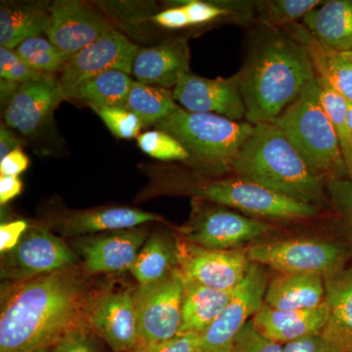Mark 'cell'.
I'll list each match as a JSON object with an SVG mask.
<instances>
[{
  "mask_svg": "<svg viewBox=\"0 0 352 352\" xmlns=\"http://www.w3.org/2000/svg\"><path fill=\"white\" fill-rule=\"evenodd\" d=\"M329 318L328 302L310 309L280 310L264 303L252 318L259 332L278 344H285L318 335Z\"/></svg>",
  "mask_w": 352,
  "mask_h": 352,
  "instance_id": "ffe728a7",
  "label": "cell"
},
{
  "mask_svg": "<svg viewBox=\"0 0 352 352\" xmlns=\"http://www.w3.org/2000/svg\"><path fill=\"white\" fill-rule=\"evenodd\" d=\"M148 236L145 229L136 227L80 241L83 270L89 276L131 271Z\"/></svg>",
  "mask_w": 352,
  "mask_h": 352,
  "instance_id": "e0dca14e",
  "label": "cell"
},
{
  "mask_svg": "<svg viewBox=\"0 0 352 352\" xmlns=\"http://www.w3.org/2000/svg\"><path fill=\"white\" fill-rule=\"evenodd\" d=\"M347 115H349V129H351V139H352V104L349 103V112H347Z\"/></svg>",
  "mask_w": 352,
  "mask_h": 352,
  "instance_id": "c3c4849f",
  "label": "cell"
},
{
  "mask_svg": "<svg viewBox=\"0 0 352 352\" xmlns=\"http://www.w3.org/2000/svg\"><path fill=\"white\" fill-rule=\"evenodd\" d=\"M50 16L51 25L46 36L69 58L113 30L98 9L78 0L53 2Z\"/></svg>",
  "mask_w": 352,
  "mask_h": 352,
  "instance_id": "9a60e30c",
  "label": "cell"
},
{
  "mask_svg": "<svg viewBox=\"0 0 352 352\" xmlns=\"http://www.w3.org/2000/svg\"><path fill=\"white\" fill-rule=\"evenodd\" d=\"M155 127L179 141L189 153V161L201 170L223 173L232 171L234 162L252 135L254 124L179 108Z\"/></svg>",
  "mask_w": 352,
  "mask_h": 352,
  "instance_id": "277c9868",
  "label": "cell"
},
{
  "mask_svg": "<svg viewBox=\"0 0 352 352\" xmlns=\"http://www.w3.org/2000/svg\"><path fill=\"white\" fill-rule=\"evenodd\" d=\"M232 171L282 195L321 207L327 178L310 168L286 135L272 122L254 124Z\"/></svg>",
  "mask_w": 352,
  "mask_h": 352,
  "instance_id": "3957f363",
  "label": "cell"
},
{
  "mask_svg": "<svg viewBox=\"0 0 352 352\" xmlns=\"http://www.w3.org/2000/svg\"><path fill=\"white\" fill-rule=\"evenodd\" d=\"M85 324L113 352H135L140 344L135 289L94 291Z\"/></svg>",
  "mask_w": 352,
  "mask_h": 352,
  "instance_id": "7c38bea8",
  "label": "cell"
},
{
  "mask_svg": "<svg viewBox=\"0 0 352 352\" xmlns=\"http://www.w3.org/2000/svg\"><path fill=\"white\" fill-rule=\"evenodd\" d=\"M156 24L164 29L179 30L190 25L188 16L182 6H176L157 13L152 18Z\"/></svg>",
  "mask_w": 352,
  "mask_h": 352,
  "instance_id": "ee69618b",
  "label": "cell"
},
{
  "mask_svg": "<svg viewBox=\"0 0 352 352\" xmlns=\"http://www.w3.org/2000/svg\"><path fill=\"white\" fill-rule=\"evenodd\" d=\"M229 352H284V346L268 339L250 320L234 340Z\"/></svg>",
  "mask_w": 352,
  "mask_h": 352,
  "instance_id": "8d00e7d4",
  "label": "cell"
},
{
  "mask_svg": "<svg viewBox=\"0 0 352 352\" xmlns=\"http://www.w3.org/2000/svg\"><path fill=\"white\" fill-rule=\"evenodd\" d=\"M29 166V159L21 148L0 160V175L18 177Z\"/></svg>",
  "mask_w": 352,
  "mask_h": 352,
  "instance_id": "f6af8a7d",
  "label": "cell"
},
{
  "mask_svg": "<svg viewBox=\"0 0 352 352\" xmlns=\"http://www.w3.org/2000/svg\"><path fill=\"white\" fill-rule=\"evenodd\" d=\"M191 217L179 230V239L205 249L232 251L248 248L273 226L263 220L235 212L230 208L196 199Z\"/></svg>",
  "mask_w": 352,
  "mask_h": 352,
  "instance_id": "52a82bcc",
  "label": "cell"
},
{
  "mask_svg": "<svg viewBox=\"0 0 352 352\" xmlns=\"http://www.w3.org/2000/svg\"><path fill=\"white\" fill-rule=\"evenodd\" d=\"M184 277L179 268L156 283L138 285V309L140 344H154L173 339L182 326Z\"/></svg>",
  "mask_w": 352,
  "mask_h": 352,
  "instance_id": "30bf717a",
  "label": "cell"
},
{
  "mask_svg": "<svg viewBox=\"0 0 352 352\" xmlns=\"http://www.w3.org/2000/svg\"><path fill=\"white\" fill-rule=\"evenodd\" d=\"M250 261L278 273H308L325 277L346 267L351 251L338 242L289 239L247 248Z\"/></svg>",
  "mask_w": 352,
  "mask_h": 352,
  "instance_id": "ba28073f",
  "label": "cell"
},
{
  "mask_svg": "<svg viewBox=\"0 0 352 352\" xmlns=\"http://www.w3.org/2000/svg\"><path fill=\"white\" fill-rule=\"evenodd\" d=\"M50 6L43 4H2L0 7V45L15 50L25 39L50 30Z\"/></svg>",
  "mask_w": 352,
  "mask_h": 352,
  "instance_id": "4316f807",
  "label": "cell"
},
{
  "mask_svg": "<svg viewBox=\"0 0 352 352\" xmlns=\"http://www.w3.org/2000/svg\"><path fill=\"white\" fill-rule=\"evenodd\" d=\"M179 108L170 90L139 82L132 85L126 106V110L135 113L144 126H156Z\"/></svg>",
  "mask_w": 352,
  "mask_h": 352,
  "instance_id": "f546056e",
  "label": "cell"
},
{
  "mask_svg": "<svg viewBox=\"0 0 352 352\" xmlns=\"http://www.w3.org/2000/svg\"><path fill=\"white\" fill-rule=\"evenodd\" d=\"M287 32L307 47L317 76L324 78L336 91L352 104V60L342 53L323 47L305 25H289Z\"/></svg>",
  "mask_w": 352,
  "mask_h": 352,
  "instance_id": "484cf974",
  "label": "cell"
},
{
  "mask_svg": "<svg viewBox=\"0 0 352 352\" xmlns=\"http://www.w3.org/2000/svg\"><path fill=\"white\" fill-rule=\"evenodd\" d=\"M132 74L138 82L168 89L180 76L190 74V52L186 39H168L154 47L139 50Z\"/></svg>",
  "mask_w": 352,
  "mask_h": 352,
  "instance_id": "d6986e66",
  "label": "cell"
},
{
  "mask_svg": "<svg viewBox=\"0 0 352 352\" xmlns=\"http://www.w3.org/2000/svg\"><path fill=\"white\" fill-rule=\"evenodd\" d=\"M342 54H344V56H346L347 58H349V59L352 60V51H351V52L342 53Z\"/></svg>",
  "mask_w": 352,
  "mask_h": 352,
  "instance_id": "681fc988",
  "label": "cell"
},
{
  "mask_svg": "<svg viewBox=\"0 0 352 352\" xmlns=\"http://www.w3.org/2000/svg\"><path fill=\"white\" fill-rule=\"evenodd\" d=\"M20 140L6 129L3 124L0 126V160L20 148Z\"/></svg>",
  "mask_w": 352,
  "mask_h": 352,
  "instance_id": "7dc6e473",
  "label": "cell"
},
{
  "mask_svg": "<svg viewBox=\"0 0 352 352\" xmlns=\"http://www.w3.org/2000/svg\"><path fill=\"white\" fill-rule=\"evenodd\" d=\"M329 305L322 336L340 352H352V265L324 277Z\"/></svg>",
  "mask_w": 352,
  "mask_h": 352,
  "instance_id": "44dd1931",
  "label": "cell"
},
{
  "mask_svg": "<svg viewBox=\"0 0 352 352\" xmlns=\"http://www.w3.org/2000/svg\"><path fill=\"white\" fill-rule=\"evenodd\" d=\"M80 266L2 288L0 352L48 351L85 324L94 291Z\"/></svg>",
  "mask_w": 352,
  "mask_h": 352,
  "instance_id": "6da1fadb",
  "label": "cell"
},
{
  "mask_svg": "<svg viewBox=\"0 0 352 352\" xmlns=\"http://www.w3.org/2000/svg\"><path fill=\"white\" fill-rule=\"evenodd\" d=\"M303 25L323 47L333 52L352 51V1L331 0L308 13Z\"/></svg>",
  "mask_w": 352,
  "mask_h": 352,
  "instance_id": "603a6c76",
  "label": "cell"
},
{
  "mask_svg": "<svg viewBox=\"0 0 352 352\" xmlns=\"http://www.w3.org/2000/svg\"><path fill=\"white\" fill-rule=\"evenodd\" d=\"M135 352H204L200 336L178 333L173 339L154 344L139 346Z\"/></svg>",
  "mask_w": 352,
  "mask_h": 352,
  "instance_id": "ab89813d",
  "label": "cell"
},
{
  "mask_svg": "<svg viewBox=\"0 0 352 352\" xmlns=\"http://www.w3.org/2000/svg\"><path fill=\"white\" fill-rule=\"evenodd\" d=\"M133 80L122 71H109L78 87L73 98L92 107L126 108Z\"/></svg>",
  "mask_w": 352,
  "mask_h": 352,
  "instance_id": "f1b7e54d",
  "label": "cell"
},
{
  "mask_svg": "<svg viewBox=\"0 0 352 352\" xmlns=\"http://www.w3.org/2000/svg\"><path fill=\"white\" fill-rule=\"evenodd\" d=\"M23 185L19 177L0 175V204L6 205L20 195Z\"/></svg>",
  "mask_w": 352,
  "mask_h": 352,
  "instance_id": "bcb514c9",
  "label": "cell"
},
{
  "mask_svg": "<svg viewBox=\"0 0 352 352\" xmlns=\"http://www.w3.org/2000/svg\"><path fill=\"white\" fill-rule=\"evenodd\" d=\"M104 124L118 138H138L143 124L135 113L126 108L92 107Z\"/></svg>",
  "mask_w": 352,
  "mask_h": 352,
  "instance_id": "e575fe53",
  "label": "cell"
},
{
  "mask_svg": "<svg viewBox=\"0 0 352 352\" xmlns=\"http://www.w3.org/2000/svg\"><path fill=\"white\" fill-rule=\"evenodd\" d=\"M191 193L196 199L235 208L258 219H308L320 214L317 206L282 195L238 176L203 183Z\"/></svg>",
  "mask_w": 352,
  "mask_h": 352,
  "instance_id": "8992f818",
  "label": "cell"
},
{
  "mask_svg": "<svg viewBox=\"0 0 352 352\" xmlns=\"http://www.w3.org/2000/svg\"><path fill=\"white\" fill-rule=\"evenodd\" d=\"M14 51L34 71L47 75L61 72L71 59L51 43L50 39L41 36L25 39Z\"/></svg>",
  "mask_w": 352,
  "mask_h": 352,
  "instance_id": "1f68e13d",
  "label": "cell"
},
{
  "mask_svg": "<svg viewBox=\"0 0 352 352\" xmlns=\"http://www.w3.org/2000/svg\"><path fill=\"white\" fill-rule=\"evenodd\" d=\"M46 74L39 73L32 69L13 50L0 46V78L23 85V83L38 80Z\"/></svg>",
  "mask_w": 352,
  "mask_h": 352,
  "instance_id": "d590c367",
  "label": "cell"
},
{
  "mask_svg": "<svg viewBox=\"0 0 352 352\" xmlns=\"http://www.w3.org/2000/svg\"><path fill=\"white\" fill-rule=\"evenodd\" d=\"M138 51V45L117 30L104 34L74 55L60 72L59 82L64 98H73L83 83L106 72L116 69L129 75Z\"/></svg>",
  "mask_w": 352,
  "mask_h": 352,
  "instance_id": "4fadbf2b",
  "label": "cell"
},
{
  "mask_svg": "<svg viewBox=\"0 0 352 352\" xmlns=\"http://www.w3.org/2000/svg\"><path fill=\"white\" fill-rule=\"evenodd\" d=\"M138 144L145 154L161 161L186 162L190 160L189 153L182 143L168 132L156 129L139 134Z\"/></svg>",
  "mask_w": 352,
  "mask_h": 352,
  "instance_id": "836d02e7",
  "label": "cell"
},
{
  "mask_svg": "<svg viewBox=\"0 0 352 352\" xmlns=\"http://www.w3.org/2000/svg\"><path fill=\"white\" fill-rule=\"evenodd\" d=\"M29 224L25 220H15V221L2 223L0 226V252L2 254L11 251L19 244L25 231L29 228Z\"/></svg>",
  "mask_w": 352,
  "mask_h": 352,
  "instance_id": "b9f144b4",
  "label": "cell"
},
{
  "mask_svg": "<svg viewBox=\"0 0 352 352\" xmlns=\"http://www.w3.org/2000/svg\"><path fill=\"white\" fill-rule=\"evenodd\" d=\"M324 1L320 0H272L258 2L259 20L266 27L285 28L303 19Z\"/></svg>",
  "mask_w": 352,
  "mask_h": 352,
  "instance_id": "d6a6232c",
  "label": "cell"
},
{
  "mask_svg": "<svg viewBox=\"0 0 352 352\" xmlns=\"http://www.w3.org/2000/svg\"><path fill=\"white\" fill-rule=\"evenodd\" d=\"M65 241L43 226H30L19 244L1 254L0 277L9 283L28 281L78 265Z\"/></svg>",
  "mask_w": 352,
  "mask_h": 352,
  "instance_id": "9c48e42d",
  "label": "cell"
},
{
  "mask_svg": "<svg viewBox=\"0 0 352 352\" xmlns=\"http://www.w3.org/2000/svg\"><path fill=\"white\" fill-rule=\"evenodd\" d=\"M173 96L189 112L215 113L236 122L245 118L238 75L210 80L187 74L180 76Z\"/></svg>",
  "mask_w": 352,
  "mask_h": 352,
  "instance_id": "2e32d148",
  "label": "cell"
},
{
  "mask_svg": "<svg viewBox=\"0 0 352 352\" xmlns=\"http://www.w3.org/2000/svg\"><path fill=\"white\" fill-rule=\"evenodd\" d=\"M322 106L339 139L342 156L346 162L349 177L352 178V139L349 124V102L340 96L324 78L317 76Z\"/></svg>",
  "mask_w": 352,
  "mask_h": 352,
  "instance_id": "4dcf8cb0",
  "label": "cell"
},
{
  "mask_svg": "<svg viewBox=\"0 0 352 352\" xmlns=\"http://www.w3.org/2000/svg\"><path fill=\"white\" fill-rule=\"evenodd\" d=\"M63 100L61 85L54 75L46 74L38 80L23 83L4 112L6 126L31 135L47 122Z\"/></svg>",
  "mask_w": 352,
  "mask_h": 352,
  "instance_id": "ac0fdd59",
  "label": "cell"
},
{
  "mask_svg": "<svg viewBox=\"0 0 352 352\" xmlns=\"http://www.w3.org/2000/svg\"><path fill=\"white\" fill-rule=\"evenodd\" d=\"M179 268L177 240L163 233L148 236L131 273L138 285L156 283Z\"/></svg>",
  "mask_w": 352,
  "mask_h": 352,
  "instance_id": "83f0119b",
  "label": "cell"
},
{
  "mask_svg": "<svg viewBox=\"0 0 352 352\" xmlns=\"http://www.w3.org/2000/svg\"><path fill=\"white\" fill-rule=\"evenodd\" d=\"M235 289L219 291L208 288L184 278L179 333L203 335L219 318L232 298Z\"/></svg>",
  "mask_w": 352,
  "mask_h": 352,
  "instance_id": "d4e9b609",
  "label": "cell"
},
{
  "mask_svg": "<svg viewBox=\"0 0 352 352\" xmlns=\"http://www.w3.org/2000/svg\"><path fill=\"white\" fill-rule=\"evenodd\" d=\"M325 302V284L321 275L277 273L270 280L264 303L280 310L310 309Z\"/></svg>",
  "mask_w": 352,
  "mask_h": 352,
  "instance_id": "cb8c5ba5",
  "label": "cell"
},
{
  "mask_svg": "<svg viewBox=\"0 0 352 352\" xmlns=\"http://www.w3.org/2000/svg\"><path fill=\"white\" fill-rule=\"evenodd\" d=\"M327 193L333 207L352 231V178H330L327 180Z\"/></svg>",
  "mask_w": 352,
  "mask_h": 352,
  "instance_id": "74e56055",
  "label": "cell"
},
{
  "mask_svg": "<svg viewBox=\"0 0 352 352\" xmlns=\"http://www.w3.org/2000/svg\"><path fill=\"white\" fill-rule=\"evenodd\" d=\"M179 270L185 279L208 288L232 291L244 280L250 261L247 248L232 251L205 249L178 238Z\"/></svg>",
  "mask_w": 352,
  "mask_h": 352,
  "instance_id": "5bb4252c",
  "label": "cell"
},
{
  "mask_svg": "<svg viewBox=\"0 0 352 352\" xmlns=\"http://www.w3.org/2000/svg\"><path fill=\"white\" fill-rule=\"evenodd\" d=\"M50 352H99L87 325H80L65 333Z\"/></svg>",
  "mask_w": 352,
  "mask_h": 352,
  "instance_id": "f35d334b",
  "label": "cell"
},
{
  "mask_svg": "<svg viewBox=\"0 0 352 352\" xmlns=\"http://www.w3.org/2000/svg\"><path fill=\"white\" fill-rule=\"evenodd\" d=\"M50 349H48V351H34V352H50Z\"/></svg>",
  "mask_w": 352,
  "mask_h": 352,
  "instance_id": "f907efd6",
  "label": "cell"
},
{
  "mask_svg": "<svg viewBox=\"0 0 352 352\" xmlns=\"http://www.w3.org/2000/svg\"><path fill=\"white\" fill-rule=\"evenodd\" d=\"M267 28L237 74L245 120L252 124L273 122L316 76L307 47L288 32Z\"/></svg>",
  "mask_w": 352,
  "mask_h": 352,
  "instance_id": "7a4b0ae2",
  "label": "cell"
},
{
  "mask_svg": "<svg viewBox=\"0 0 352 352\" xmlns=\"http://www.w3.org/2000/svg\"><path fill=\"white\" fill-rule=\"evenodd\" d=\"M161 220L160 215L138 208H105L74 212L58 220L55 226L65 236H80L126 230Z\"/></svg>",
  "mask_w": 352,
  "mask_h": 352,
  "instance_id": "7402d4cb",
  "label": "cell"
},
{
  "mask_svg": "<svg viewBox=\"0 0 352 352\" xmlns=\"http://www.w3.org/2000/svg\"><path fill=\"white\" fill-rule=\"evenodd\" d=\"M182 6L188 16L190 25H201L210 21L217 19L221 16L231 14V10L222 7L219 4H212L210 2L200 1V0H190L183 1Z\"/></svg>",
  "mask_w": 352,
  "mask_h": 352,
  "instance_id": "60d3db41",
  "label": "cell"
},
{
  "mask_svg": "<svg viewBox=\"0 0 352 352\" xmlns=\"http://www.w3.org/2000/svg\"><path fill=\"white\" fill-rule=\"evenodd\" d=\"M312 170L327 179L349 176L339 139L320 99L316 76L273 120Z\"/></svg>",
  "mask_w": 352,
  "mask_h": 352,
  "instance_id": "5b68a950",
  "label": "cell"
},
{
  "mask_svg": "<svg viewBox=\"0 0 352 352\" xmlns=\"http://www.w3.org/2000/svg\"><path fill=\"white\" fill-rule=\"evenodd\" d=\"M270 268L250 263L247 274L235 289L219 318L201 337L204 352H229L234 340L264 305L270 283Z\"/></svg>",
  "mask_w": 352,
  "mask_h": 352,
  "instance_id": "8fae6325",
  "label": "cell"
},
{
  "mask_svg": "<svg viewBox=\"0 0 352 352\" xmlns=\"http://www.w3.org/2000/svg\"><path fill=\"white\" fill-rule=\"evenodd\" d=\"M284 352H340L322 333L285 344Z\"/></svg>",
  "mask_w": 352,
  "mask_h": 352,
  "instance_id": "7bdbcfd3",
  "label": "cell"
}]
</instances>
